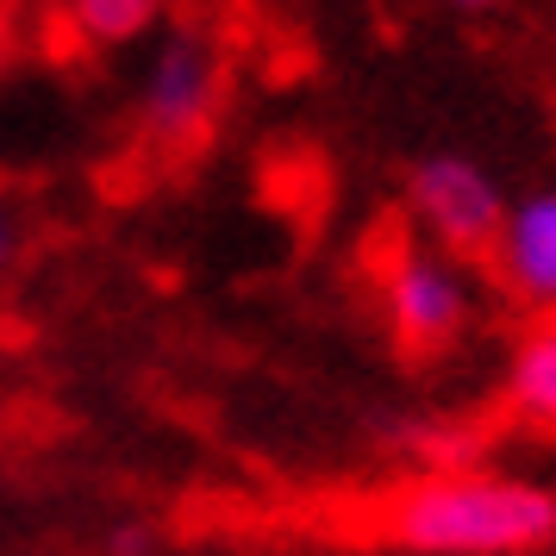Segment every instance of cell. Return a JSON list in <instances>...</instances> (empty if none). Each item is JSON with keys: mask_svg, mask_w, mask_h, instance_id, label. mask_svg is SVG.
<instances>
[{"mask_svg": "<svg viewBox=\"0 0 556 556\" xmlns=\"http://www.w3.org/2000/svg\"><path fill=\"white\" fill-rule=\"evenodd\" d=\"M406 206H413L419 231L444 256H494L506 194L476 156H456V151L419 156L413 176H406Z\"/></svg>", "mask_w": 556, "mask_h": 556, "instance_id": "obj_2", "label": "cell"}, {"mask_svg": "<svg viewBox=\"0 0 556 556\" xmlns=\"http://www.w3.org/2000/svg\"><path fill=\"white\" fill-rule=\"evenodd\" d=\"M506 401L538 426H556V326H538L513 344L506 363Z\"/></svg>", "mask_w": 556, "mask_h": 556, "instance_id": "obj_6", "label": "cell"}, {"mask_svg": "<svg viewBox=\"0 0 556 556\" xmlns=\"http://www.w3.org/2000/svg\"><path fill=\"white\" fill-rule=\"evenodd\" d=\"M13 263V219H7V206H0V269Z\"/></svg>", "mask_w": 556, "mask_h": 556, "instance_id": "obj_9", "label": "cell"}, {"mask_svg": "<svg viewBox=\"0 0 556 556\" xmlns=\"http://www.w3.org/2000/svg\"><path fill=\"white\" fill-rule=\"evenodd\" d=\"M388 544L406 556H531L556 544V488L519 476H426L388 501Z\"/></svg>", "mask_w": 556, "mask_h": 556, "instance_id": "obj_1", "label": "cell"}, {"mask_svg": "<svg viewBox=\"0 0 556 556\" xmlns=\"http://www.w3.org/2000/svg\"><path fill=\"white\" fill-rule=\"evenodd\" d=\"M63 7H70V26L88 45H101V51L138 45L156 26V13H163V0H63Z\"/></svg>", "mask_w": 556, "mask_h": 556, "instance_id": "obj_7", "label": "cell"}, {"mask_svg": "<svg viewBox=\"0 0 556 556\" xmlns=\"http://www.w3.org/2000/svg\"><path fill=\"white\" fill-rule=\"evenodd\" d=\"M494 263L526 306H556V188H538L519 206H506Z\"/></svg>", "mask_w": 556, "mask_h": 556, "instance_id": "obj_5", "label": "cell"}, {"mask_svg": "<svg viewBox=\"0 0 556 556\" xmlns=\"http://www.w3.org/2000/svg\"><path fill=\"white\" fill-rule=\"evenodd\" d=\"M381 306L413 356L451 351L469 326V276L444 251H401L381 276Z\"/></svg>", "mask_w": 556, "mask_h": 556, "instance_id": "obj_3", "label": "cell"}, {"mask_svg": "<svg viewBox=\"0 0 556 556\" xmlns=\"http://www.w3.org/2000/svg\"><path fill=\"white\" fill-rule=\"evenodd\" d=\"M451 7H463V13H481V7H494V0H451Z\"/></svg>", "mask_w": 556, "mask_h": 556, "instance_id": "obj_11", "label": "cell"}, {"mask_svg": "<svg viewBox=\"0 0 556 556\" xmlns=\"http://www.w3.org/2000/svg\"><path fill=\"white\" fill-rule=\"evenodd\" d=\"M101 544L106 556H151V526H113Z\"/></svg>", "mask_w": 556, "mask_h": 556, "instance_id": "obj_8", "label": "cell"}, {"mask_svg": "<svg viewBox=\"0 0 556 556\" xmlns=\"http://www.w3.org/2000/svg\"><path fill=\"white\" fill-rule=\"evenodd\" d=\"M213 101H219V56L206 38L194 31H176L163 38L151 56V76H144V94H138V119L151 138L163 144H194L213 119Z\"/></svg>", "mask_w": 556, "mask_h": 556, "instance_id": "obj_4", "label": "cell"}, {"mask_svg": "<svg viewBox=\"0 0 556 556\" xmlns=\"http://www.w3.org/2000/svg\"><path fill=\"white\" fill-rule=\"evenodd\" d=\"M7 51H13V20H7V7H0V70H7Z\"/></svg>", "mask_w": 556, "mask_h": 556, "instance_id": "obj_10", "label": "cell"}]
</instances>
